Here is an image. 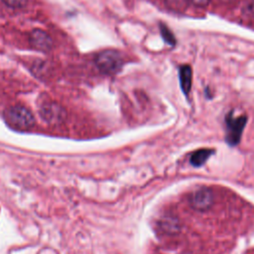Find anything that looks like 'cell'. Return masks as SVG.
I'll use <instances>...</instances> for the list:
<instances>
[{"label": "cell", "mask_w": 254, "mask_h": 254, "mask_svg": "<svg viewBox=\"0 0 254 254\" xmlns=\"http://www.w3.org/2000/svg\"><path fill=\"white\" fill-rule=\"evenodd\" d=\"M1 1L8 7H11L14 9L24 8L28 3V0H1Z\"/></svg>", "instance_id": "11"}, {"label": "cell", "mask_w": 254, "mask_h": 254, "mask_svg": "<svg viewBox=\"0 0 254 254\" xmlns=\"http://www.w3.org/2000/svg\"><path fill=\"white\" fill-rule=\"evenodd\" d=\"M247 117L245 115H240L233 117L230 113L226 117V141L229 145H236L239 143L243 129L245 127Z\"/></svg>", "instance_id": "3"}, {"label": "cell", "mask_w": 254, "mask_h": 254, "mask_svg": "<svg viewBox=\"0 0 254 254\" xmlns=\"http://www.w3.org/2000/svg\"><path fill=\"white\" fill-rule=\"evenodd\" d=\"M161 227L166 232H176L179 228V222L178 219L174 216H166L162 219Z\"/></svg>", "instance_id": "9"}, {"label": "cell", "mask_w": 254, "mask_h": 254, "mask_svg": "<svg viewBox=\"0 0 254 254\" xmlns=\"http://www.w3.org/2000/svg\"><path fill=\"white\" fill-rule=\"evenodd\" d=\"M5 118L13 128L18 130L30 129L35 123L32 112L22 105H14L8 108L5 112Z\"/></svg>", "instance_id": "2"}, {"label": "cell", "mask_w": 254, "mask_h": 254, "mask_svg": "<svg viewBox=\"0 0 254 254\" xmlns=\"http://www.w3.org/2000/svg\"><path fill=\"white\" fill-rule=\"evenodd\" d=\"M190 3H192L193 5L195 6H199V7H203V6H206L210 0H189Z\"/></svg>", "instance_id": "12"}, {"label": "cell", "mask_w": 254, "mask_h": 254, "mask_svg": "<svg viewBox=\"0 0 254 254\" xmlns=\"http://www.w3.org/2000/svg\"><path fill=\"white\" fill-rule=\"evenodd\" d=\"M212 150L210 149H199L196 150L195 152H193L190 156V164L194 167H200L202 166L206 160L210 157V155L212 154Z\"/></svg>", "instance_id": "8"}, {"label": "cell", "mask_w": 254, "mask_h": 254, "mask_svg": "<svg viewBox=\"0 0 254 254\" xmlns=\"http://www.w3.org/2000/svg\"><path fill=\"white\" fill-rule=\"evenodd\" d=\"M41 115L49 122H60L64 118L65 112L60 104L56 102H48L41 107Z\"/></svg>", "instance_id": "6"}, {"label": "cell", "mask_w": 254, "mask_h": 254, "mask_svg": "<svg viewBox=\"0 0 254 254\" xmlns=\"http://www.w3.org/2000/svg\"><path fill=\"white\" fill-rule=\"evenodd\" d=\"M30 45L38 51L49 52L53 47L52 37L42 29H34L29 34Z\"/></svg>", "instance_id": "5"}, {"label": "cell", "mask_w": 254, "mask_h": 254, "mask_svg": "<svg viewBox=\"0 0 254 254\" xmlns=\"http://www.w3.org/2000/svg\"><path fill=\"white\" fill-rule=\"evenodd\" d=\"M179 78H180V84L183 92L188 95L191 88L192 83V70L191 67L188 64H184L180 66L179 69Z\"/></svg>", "instance_id": "7"}, {"label": "cell", "mask_w": 254, "mask_h": 254, "mask_svg": "<svg viewBox=\"0 0 254 254\" xmlns=\"http://www.w3.org/2000/svg\"><path fill=\"white\" fill-rule=\"evenodd\" d=\"M160 32H161L162 38L168 45L170 46L176 45V37L174 36L173 32L165 24H160Z\"/></svg>", "instance_id": "10"}, {"label": "cell", "mask_w": 254, "mask_h": 254, "mask_svg": "<svg viewBox=\"0 0 254 254\" xmlns=\"http://www.w3.org/2000/svg\"><path fill=\"white\" fill-rule=\"evenodd\" d=\"M97 68L105 74H115L123 66L122 56L119 52L112 49L103 50L98 53L94 59Z\"/></svg>", "instance_id": "1"}, {"label": "cell", "mask_w": 254, "mask_h": 254, "mask_svg": "<svg viewBox=\"0 0 254 254\" xmlns=\"http://www.w3.org/2000/svg\"><path fill=\"white\" fill-rule=\"evenodd\" d=\"M190 203L192 208L204 211L213 203V193L209 189H198L192 191L190 195Z\"/></svg>", "instance_id": "4"}]
</instances>
